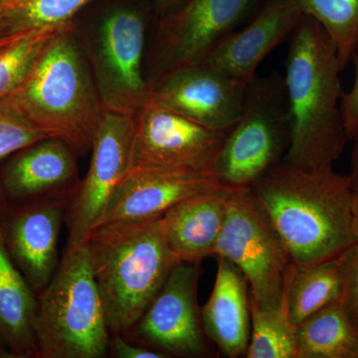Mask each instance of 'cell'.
Segmentation results:
<instances>
[{
	"instance_id": "obj_1",
	"label": "cell",
	"mask_w": 358,
	"mask_h": 358,
	"mask_svg": "<svg viewBox=\"0 0 358 358\" xmlns=\"http://www.w3.org/2000/svg\"><path fill=\"white\" fill-rule=\"evenodd\" d=\"M296 266L341 256L357 243L348 176L284 160L251 187Z\"/></svg>"
},
{
	"instance_id": "obj_2",
	"label": "cell",
	"mask_w": 358,
	"mask_h": 358,
	"mask_svg": "<svg viewBox=\"0 0 358 358\" xmlns=\"http://www.w3.org/2000/svg\"><path fill=\"white\" fill-rule=\"evenodd\" d=\"M286 58L292 134L282 160L308 171L331 169L348 141L338 51L322 26L305 16L289 37Z\"/></svg>"
},
{
	"instance_id": "obj_3",
	"label": "cell",
	"mask_w": 358,
	"mask_h": 358,
	"mask_svg": "<svg viewBox=\"0 0 358 358\" xmlns=\"http://www.w3.org/2000/svg\"><path fill=\"white\" fill-rule=\"evenodd\" d=\"M6 100L47 138L64 141L79 157L91 152L103 108L72 22L52 37L25 81Z\"/></svg>"
},
{
	"instance_id": "obj_4",
	"label": "cell",
	"mask_w": 358,
	"mask_h": 358,
	"mask_svg": "<svg viewBox=\"0 0 358 358\" xmlns=\"http://www.w3.org/2000/svg\"><path fill=\"white\" fill-rule=\"evenodd\" d=\"M110 334H126L159 293L179 261L162 217L94 228L86 242Z\"/></svg>"
},
{
	"instance_id": "obj_5",
	"label": "cell",
	"mask_w": 358,
	"mask_h": 358,
	"mask_svg": "<svg viewBox=\"0 0 358 358\" xmlns=\"http://www.w3.org/2000/svg\"><path fill=\"white\" fill-rule=\"evenodd\" d=\"M37 303V358H102L109 352L110 329L86 244L65 249Z\"/></svg>"
},
{
	"instance_id": "obj_6",
	"label": "cell",
	"mask_w": 358,
	"mask_h": 358,
	"mask_svg": "<svg viewBox=\"0 0 358 358\" xmlns=\"http://www.w3.org/2000/svg\"><path fill=\"white\" fill-rule=\"evenodd\" d=\"M291 134L284 75H256L247 83L241 114L226 134L210 173L224 187L251 188L285 159Z\"/></svg>"
},
{
	"instance_id": "obj_7",
	"label": "cell",
	"mask_w": 358,
	"mask_h": 358,
	"mask_svg": "<svg viewBox=\"0 0 358 358\" xmlns=\"http://www.w3.org/2000/svg\"><path fill=\"white\" fill-rule=\"evenodd\" d=\"M213 256L241 271L257 305L277 308L286 301L296 265L251 188L231 192Z\"/></svg>"
},
{
	"instance_id": "obj_8",
	"label": "cell",
	"mask_w": 358,
	"mask_h": 358,
	"mask_svg": "<svg viewBox=\"0 0 358 358\" xmlns=\"http://www.w3.org/2000/svg\"><path fill=\"white\" fill-rule=\"evenodd\" d=\"M145 29L143 16L127 7L107 14L99 25L89 59L103 110L134 114L147 101Z\"/></svg>"
},
{
	"instance_id": "obj_9",
	"label": "cell",
	"mask_w": 358,
	"mask_h": 358,
	"mask_svg": "<svg viewBox=\"0 0 358 358\" xmlns=\"http://www.w3.org/2000/svg\"><path fill=\"white\" fill-rule=\"evenodd\" d=\"M134 114L103 110L86 176L68 203L66 249L86 244L122 178L131 169Z\"/></svg>"
},
{
	"instance_id": "obj_10",
	"label": "cell",
	"mask_w": 358,
	"mask_h": 358,
	"mask_svg": "<svg viewBox=\"0 0 358 358\" xmlns=\"http://www.w3.org/2000/svg\"><path fill=\"white\" fill-rule=\"evenodd\" d=\"M258 0H186L162 16L152 59L155 84L181 68L201 64L216 44L236 30Z\"/></svg>"
},
{
	"instance_id": "obj_11",
	"label": "cell",
	"mask_w": 358,
	"mask_h": 358,
	"mask_svg": "<svg viewBox=\"0 0 358 358\" xmlns=\"http://www.w3.org/2000/svg\"><path fill=\"white\" fill-rule=\"evenodd\" d=\"M226 134L205 128L148 96L134 114L131 169L169 167L210 173Z\"/></svg>"
},
{
	"instance_id": "obj_12",
	"label": "cell",
	"mask_w": 358,
	"mask_h": 358,
	"mask_svg": "<svg viewBox=\"0 0 358 358\" xmlns=\"http://www.w3.org/2000/svg\"><path fill=\"white\" fill-rule=\"evenodd\" d=\"M199 277V263L180 262L173 268L159 293L129 331L140 345L167 357L208 355L197 301Z\"/></svg>"
},
{
	"instance_id": "obj_13",
	"label": "cell",
	"mask_w": 358,
	"mask_h": 358,
	"mask_svg": "<svg viewBox=\"0 0 358 358\" xmlns=\"http://www.w3.org/2000/svg\"><path fill=\"white\" fill-rule=\"evenodd\" d=\"M69 199L0 204V226L9 255L37 294L60 264L59 237Z\"/></svg>"
},
{
	"instance_id": "obj_14",
	"label": "cell",
	"mask_w": 358,
	"mask_h": 358,
	"mask_svg": "<svg viewBox=\"0 0 358 358\" xmlns=\"http://www.w3.org/2000/svg\"><path fill=\"white\" fill-rule=\"evenodd\" d=\"M247 83L203 64L173 71L150 85V96L205 128L228 131L239 119Z\"/></svg>"
},
{
	"instance_id": "obj_15",
	"label": "cell",
	"mask_w": 358,
	"mask_h": 358,
	"mask_svg": "<svg viewBox=\"0 0 358 358\" xmlns=\"http://www.w3.org/2000/svg\"><path fill=\"white\" fill-rule=\"evenodd\" d=\"M219 187L224 186L206 171L134 167L117 186L95 228L155 220L181 200Z\"/></svg>"
},
{
	"instance_id": "obj_16",
	"label": "cell",
	"mask_w": 358,
	"mask_h": 358,
	"mask_svg": "<svg viewBox=\"0 0 358 358\" xmlns=\"http://www.w3.org/2000/svg\"><path fill=\"white\" fill-rule=\"evenodd\" d=\"M78 157L64 141L45 138L0 164V204L71 199L81 178Z\"/></svg>"
},
{
	"instance_id": "obj_17",
	"label": "cell",
	"mask_w": 358,
	"mask_h": 358,
	"mask_svg": "<svg viewBox=\"0 0 358 358\" xmlns=\"http://www.w3.org/2000/svg\"><path fill=\"white\" fill-rule=\"evenodd\" d=\"M303 17L294 0H267L248 24L221 39L201 64L248 83L261 63L292 36Z\"/></svg>"
},
{
	"instance_id": "obj_18",
	"label": "cell",
	"mask_w": 358,
	"mask_h": 358,
	"mask_svg": "<svg viewBox=\"0 0 358 358\" xmlns=\"http://www.w3.org/2000/svg\"><path fill=\"white\" fill-rule=\"evenodd\" d=\"M217 258L213 289L201 310L204 333L224 357H246L251 336L248 282L234 264Z\"/></svg>"
},
{
	"instance_id": "obj_19",
	"label": "cell",
	"mask_w": 358,
	"mask_h": 358,
	"mask_svg": "<svg viewBox=\"0 0 358 358\" xmlns=\"http://www.w3.org/2000/svg\"><path fill=\"white\" fill-rule=\"evenodd\" d=\"M232 189L219 187L181 200L162 216L164 232L179 262L213 256Z\"/></svg>"
},
{
	"instance_id": "obj_20",
	"label": "cell",
	"mask_w": 358,
	"mask_h": 358,
	"mask_svg": "<svg viewBox=\"0 0 358 358\" xmlns=\"http://www.w3.org/2000/svg\"><path fill=\"white\" fill-rule=\"evenodd\" d=\"M37 294L16 267L0 226V357L37 358Z\"/></svg>"
},
{
	"instance_id": "obj_21",
	"label": "cell",
	"mask_w": 358,
	"mask_h": 358,
	"mask_svg": "<svg viewBox=\"0 0 358 358\" xmlns=\"http://www.w3.org/2000/svg\"><path fill=\"white\" fill-rule=\"evenodd\" d=\"M296 358H358V324L341 298L296 326Z\"/></svg>"
},
{
	"instance_id": "obj_22",
	"label": "cell",
	"mask_w": 358,
	"mask_h": 358,
	"mask_svg": "<svg viewBox=\"0 0 358 358\" xmlns=\"http://www.w3.org/2000/svg\"><path fill=\"white\" fill-rule=\"evenodd\" d=\"M341 256L294 268L287 296L294 326L341 298Z\"/></svg>"
},
{
	"instance_id": "obj_23",
	"label": "cell",
	"mask_w": 358,
	"mask_h": 358,
	"mask_svg": "<svg viewBox=\"0 0 358 358\" xmlns=\"http://www.w3.org/2000/svg\"><path fill=\"white\" fill-rule=\"evenodd\" d=\"M288 296V294H287ZM251 336L247 358H296V326L289 317L288 299L266 308L250 299Z\"/></svg>"
},
{
	"instance_id": "obj_24",
	"label": "cell",
	"mask_w": 358,
	"mask_h": 358,
	"mask_svg": "<svg viewBox=\"0 0 358 358\" xmlns=\"http://www.w3.org/2000/svg\"><path fill=\"white\" fill-rule=\"evenodd\" d=\"M94 0H13L0 9V36L57 27Z\"/></svg>"
},
{
	"instance_id": "obj_25",
	"label": "cell",
	"mask_w": 358,
	"mask_h": 358,
	"mask_svg": "<svg viewBox=\"0 0 358 358\" xmlns=\"http://www.w3.org/2000/svg\"><path fill=\"white\" fill-rule=\"evenodd\" d=\"M303 15L317 21L338 51L343 69L358 54V0H294Z\"/></svg>"
},
{
	"instance_id": "obj_26",
	"label": "cell",
	"mask_w": 358,
	"mask_h": 358,
	"mask_svg": "<svg viewBox=\"0 0 358 358\" xmlns=\"http://www.w3.org/2000/svg\"><path fill=\"white\" fill-rule=\"evenodd\" d=\"M64 25L27 32L0 50V101L20 88L46 45Z\"/></svg>"
},
{
	"instance_id": "obj_27",
	"label": "cell",
	"mask_w": 358,
	"mask_h": 358,
	"mask_svg": "<svg viewBox=\"0 0 358 358\" xmlns=\"http://www.w3.org/2000/svg\"><path fill=\"white\" fill-rule=\"evenodd\" d=\"M45 138L6 100L0 101V160Z\"/></svg>"
},
{
	"instance_id": "obj_28",
	"label": "cell",
	"mask_w": 358,
	"mask_h": 358,
	"mask_svg": "<svg viewBox=\"0 0 358 358\" xmlns=\"http://www.w3.org/2000/svg\"><path fill=\"white\" fill-rule=\"evenodd\" d=\"M341 300L358 324V243L341 256Z\"/></svg>"
},
{
	"instance_id": "obj_29",
	"label": "cell",
	"mask_w": 358,
	"mask_h": 358,
	"mask_svg": "<svg viewBox=\"0 0 358 358\" xmlns=\"http://www.w3.org/2000/svg\"><path fill=\"white\" fill-rule=\"evenodd\" d=\"M352 62L355 66V80L352 88L343 93L341 106L348 141H352L358 131V54Z\"/></svg>"
},
{
	"instance_id": "obj_30",
	"label": "cell",
	"mask_w": 358,
	"mask_h": 358,
	"mask_svg": "<svg viewBox=\"0 0 358 358\" xmlns=\"http://www.w3.org/2000/svg\"><path fill=\"white\" fill-rule=\"evenodd\" d=\"M109 352L117 358H166L164 353L124 338L122 334H110Z\"/></svg>"
},
{
	"instance_id": "obj_31",
	"label": "cell",
	"mask_w": 358,
	"mask_h": 358,
	"mask_svg": "<svg viewBox=\"0 0 358 358\" xmlns=\"http://www.w3.org/2000/svg\"><path fill=\"white\" fill-rule=\"evenodd\" d=\"M355 141L353 145L352 155V169H350V173L348 176L350 181V186L353 192H358V131L355 134Z\"/></svg>"
},
{
	"instance_id": "obj_32",
	"label": "cell",
	"mask_w": 358,
	"mask_h": 358,
	"mask_svg": "<svg viewBox=\"0 0 358 358\" xmlns=\"http://www.w3.org/2000/svg\"><path fill=\"white\" fill-rule=\"evenodd\" d=\"M157 10L162 16L176 10L179 6H182L186 0H154Z\"/></svg>"
},
{
	"instance_id": "obj_33",
	"label": "cell",
	"mask_w": 358,
	"mask_h": 358,
	"mask_svg": "<svg viewBox=\"0 0 358 358\" xmlns=\"http://www.w3.org/2000/svg\"><path fill=\"white\" fill-rule=\"evenodd\" d=\"M352 216L353 229H355V236H357L358 243V192H353L352 195Z\"/></svg>"
},
{
	"instance_id": "obj_34",
	"label": "cell",
	"mask_w": 358,
	"mask_h": 358,
	"mask_svg": "<svg viewBox=\"0 0 358 358\" xmlns=\"http://www.w3.org/2000/svg\"><path fill=\"white\" fill-rule=\"evenodd\" d=\"M30 32V31H29ZM27 32L18 33V34L8 35V36H0V50L6 48L9 44L13 43L16 40L20 39Z\"/></svg>"
},
{
	"instance_id": "obj_35",
	"label": "cell",
	"mask_w": 358,
	"mask_h": 358,
	"mask_svg": "<svg viewBox=\"0 0 358 358\" xmlns=\"http://www.w3.org/2000/svg\"><path fill=\"white\" fill-rule=\"evenodd\" d=\"M11 1H13V0H0V9L7 6V4L10 3Z\"/></svg>"
}]
</instances>
